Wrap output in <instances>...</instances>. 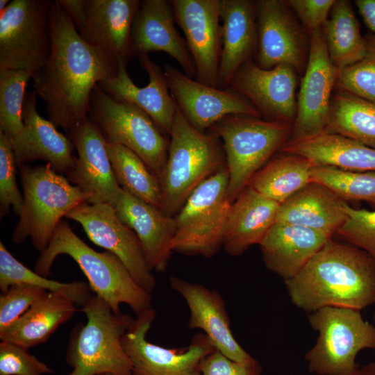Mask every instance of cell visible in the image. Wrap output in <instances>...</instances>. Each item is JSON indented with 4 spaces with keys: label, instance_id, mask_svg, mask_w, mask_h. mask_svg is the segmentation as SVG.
<instances>
[{
    "label": "cell",
    "instance_id": "7dc6e473",
    "mask_svg": "<svg viewBox=\"0 0 375 375\" xmlns=\"http://www.w3.org/2000/svg\"><path fill=\"white\" fill-rule=\"evenodd\" d=\"M354 2L365 23L375 36V0H356Z\"/></svg>",
    "mask_w": 375,
    "mask_h": 375
},
{
    "label": "cell",
    "instance_id": "b9f144b4",
    "mask_svg": "<svg viewBox=\"0 0 375 375\" xmlns=\"http://www.w3.org/2000/svg\"><path fill=\"white\" fill-rule=\"evenodd\" d=\"M54 371L17 344L1 341L0 375H43Z\"/></svg>",
    "mask_w": 375,
    "mask_h": 375
},
{
    "label": "cell",
    "instance_id": "4dcf8cb0",
    "mask_svg": "<svg viewBox=\"0 0 375 375\" xmlns=\"http://www.w3.org/2000/svg\"><path fill=\"white\" fill-rule=\"evenodd\" d=\"M66 295L46 292L18 319L0 331L1 341L28 349L44 343L78 310Z\"/></svg>",
    "mask_w": 375,
    "mask_h": 375
},
{
    "label": "cell",
    "instance_id": "7bdbcfd3",
    "mask_svg": "<svg viewBox=\"0 0 375 375\" xmlns=\"http://www.w3.org/2000/svg\"><path fill=\"white\" fill-rule=\"evenodd\" d=\"M47 291L27 284L13 285L0 295V331L10 326Z\"/></svg>",
    "mask_w": 375,
    "mask_h": 375
},
{
    "label": "cell",
    "instance_id": "8fae6325",
    "mask_svg": "<svg viewBox=\"0 0 375 375\" xmlns=\"http://www.w3.org/2000/svg\"><path fill=\"white\" fill-rule=\"evenodd\" d=\"M53 1L13 0L0 12V69L38 71L52 46Z\"/></svg>",
    "mask_w": 375,
    "mask_h": 375
},
{
    "label": "cell",
    "instance_id": "5bb4252c",
    "mask_svg": "<svg viewBox=\"0 0 375 375\" xmlns=\"http://www.w3.org/2000/svg\"><path fill=\"white\" fill-rule=\"evenodd\" d=\"M65 217L79 223L94 244L118 257L135 281L152 293L156 282L141 243L135 233L120 221L112 205L85 202Z\"/></svg>",
    "mask_w": 375,
    "mask_h": 375
},
{
    "label": "cell",
    "instance_id": "e0dca14e",
    "mask_svg": "<svg viewBox=\"0 0 375 375\" xmlns=\"http://www.w3.org/2000/svg\"><path fill=\"white\" fill-rule=\"evenodd\" d=\"M195 69V80L219 88L222 51L219 0L170 1Z\"/></svg>",
    "mask_w": 375,
    "mask_h": 375
},
{
    "label": "cell",
    "instance_id": "836d02e7",
    "mask_svg": "<svg viewBox=\"0 0 375 375\" xmlns=\"http://www.w3.org/2000/svg\"><path fill=\"white\" fill-rule=\"evenodd\" d=\"M314 166L305 157L284 154L259 169L248 185L281 204L311 182V170Z\"/></svg>",
    "mask_w": 375,
    "mask_h": 375
},
{
    "label": "cell",
    "instance_id": "3957f363",
    "mask_svg": "<svg viewBox=\"0 0 375 375\" xmlns=\"http://www.w3.org/2000/svg\"><path fill=\"white\" fill-rule=\"evenodd\" d=\"M60 255H67L77 263L91 290L115 313H121L123 303L137 316L152 309L151 294L135 281L122 260L108 251L98 252L92 249L65 220L58 224L47 248L40 253L34 271L47 277L53 262Z\"/></svg>",
    "mask_w": 375,
    "mask_h": 375
},
{
    "label": "cell",
    "instance_id": "1f68e13d",
    "mask_svg": "<svg viewBox=\"0 0 375 375\" xmlns=\"http://www.w3.org/2000/svg\"><path fill=\"white\" fill-rule=\"evenodd\" d=\"M322 28L330 59L339 70L359 62L366 55L367 40L361 35L349 1L335 0Z\"/></svg>",
    "mask_w": 375,
    "mask_h": 375
},
{
    "label": "cell",
    "instance_id": "5b68a950",
    "mask_svg": "<svg viewBox=\"0 0 375 375\" xmlns=\"http://www.w3.org/2000/svg\"><path fill=\"white\" fill-rule=\"evenodd\" d=\"M80 310L87 321L70 333L65 361L72 370L68 375H133L122 338L135 319L128 314L115 313L95 294Z\"/></svg>",
    "mask_w": 375,
    "mask_h": 375
},
{
    "label": "cell",
    "instance_id": "cb8c5ba5",
    "mask_svg": "<svg viewBox=\"0 0 375 375\" xmlns=\"http://www.w3.org/2000/svg\"><path fill=\"white\" fill-rule=\"evenodd\" d=\"M140 0H86V18L78 31L88 44L127 65L134 56L131 31Z\"/></svg>",
    "mask_w": 375,
    "mask_h": 375
},
{
    "label": "cell",
    "instance_id": "8d00e7d4",
    "mask_svg": "<svg viewBox=\"0 0 375 375\" xmlns=\"http://www.w3.org/2000/svg\"><path fill=\"white\" fill-rule=\"evenodd\" d=\"M311 181L326 186L345 202L365 201L375 210V172H359L317 165L311 170Z\"/></svg>",
    "mask_w": 375,
    "mask_h": 375
},
{
    "label": "cell",
    "instance_id": "4fadbf2b",
    "mask_svg": "<svg viewBox=\"0 0 375 375\" xmlns=\"http://www.w3.org/2000/svg\"><path fill=\"white\" fill-rule=\"evenodd\" d=\"M256 65L264 69L287 65L303 75L308 59L310 38L287 1H256Z\"/></svg>",
    "mask_w": 375,
    "mask_h": 375
},
{
    "label": "cell",
    "instance_id": "f1b7e54d",
    "mask_svg": "<svg viewBox=\"0 0 375 375\" xmlns=\"http://www.w3.org/2000/svg\"><path fill=\"white\" fill-rule=\"evenodd\" d=\"M344 202L326 186L311 181L280 204L276 222L307 227L332 238L346 220Z\"/></svg>",
    "mask_w": 375,
    "mask_h": 375
},
{
    "label": "cell",
    "instance_id": "7c38bea8",
    "mask_svg": "<svg viewBox=\"0 0 375 375\" xmlns=\"http://www.w3.org/2000/svg\"><path fill=\"white\" fill-rule=\"evenodd\" d=\"M155 317L153 308L137 316L122 338L133 375H201V361L215 350L206 335L196 334L187 347L157 345L146 338Z\"/></svg>",
    "mask_w": 375,
    "mask_h": 375
},
{
    "label": "cell",
    "instance_id": "44dd1931",
    "mask_svg": "<svg viewBox=\"0 0 375 375\" xmlns=\"http://www.w3.org/2000/svg\"><path fill=\"white\" fill-rule=\"evenodd\" d=\"M37 94L26 93L23 106V131L9 140L18 167L36 160L46 161L58 173L67 175L74 166V145L56 126L38 113Z\"/></svg>",
    "mask_w": 375,
    "mask_h": 375
},
{
    "label": "cell",
    "instance_id": "ba28073f",
    "mask_svg": "<svg viewBox=\"0 0 375 375\" xmlns=\"http://www.w3.org/2000/svg\"><path fill=\"white\" fill-rule=\"evenodd\" d=\"M311 327L319 333L314 347L305 354L310 373L348 375L358 366V353L375 349V326L365 321L360 310L325 307L309 313Z\"/></svg>",
    "mask_w": 375,
    "mask_h": 375
},
{
    "label": "cell",
    "instance_id": "4316f807",
    "mask_svg": "<svg viewBox=\"0 0 375 375\" xmlns=\"http://www.w3.org/2000/svg\"><path fill=\"white\" fill-rule=\"evenodd\" d=\"M330 239L307 227L276 222L259 245L267 268L286 281L295 276Z\"/></svg>",
    "mask_w": 375,
    "mask_h": 375
},
{
    "label": "cell",
    "instance_id": "d4e9b609",
    "mask_svg": "<svg viewBox=\"0 0 375 375\" xmlns=\"http://www.w3.org/2000/svg\"><path fill=\"white\" fill-rule=\"evenodd\" d=\"M112 206L120 221L137 235L151 271L165 272L173 251L174 218L123 189Z\"/></svg>",
    "mask_w": 375,
    "mask_h": 375
},
{
    "label": "cell",
    "instance_id": "603a6c76",
    "mask_svg": "<svg viewBox=\"0 0 375 375\" xmlns=\"http://www.w3.org/2000/svg\"><path fill=\"white\" fill-rule=\"evenodd\" d=\"M141 67L149 76V84L138 87L130 78L126 64L119 61L117 75L101 81L99 85L112 97L131 103L145 112L165 133H171L177 106L171 95L164 69L148 54L138 56Z\"/></svg>",
    "mask_w": 375,
    "mask_h": 375
},
{
    "label": "cell",
    "instance_id": "60d3db41",
    "mask_svg": "<svg viewBox=\"0 0 375 375\" xmlns=\"http://www.w3.org/2000/svg\"><path fill=\"white\" fill-rule=\"evenodd\" d=\"M17 167L10 140L0 131V215L1 217L12 208L19 216L23 206V195L16 181Z\"/></svg>",
    "mask_w": 375,
    "mask_h": 375
},
{
    "label": "cell",
    "instance_id": "f35d334b",
    "mask_svg": "<svg viewBox=\"0 0 375 375\" xmlns=\"http://www.w3.org/2000/svg\"><path fill=\"white\" fill-rule=\"evenodd\" d=\"M367 50L359 62L339 71L335 87L375 102V36L366 37Z\"/></svg>",
    "mask_w": 375,
    "mask_h": 375
},
{
    "label": "cell",
    "instance_id": "d6986e66",
    "mask_svg": "<svg viewBox=\"0 0 375 375\" xmlns=\"http://www.w3.org/2000/svg\"><path fill=\"white\" fill-rule=\"evenodd\" d=\"M67 133L77 151L67 178L90 196L88 203L112 205L122 188L115 178L99 126L88 117Z\"/></svg>",
    "mask_w": 375,
    "mask_h": 375
},
{
    "label": "cell",
    "instance_id": "f907efd6",
    "mask_svg": "<svg viewBox=\"0 0 375 375\" xmlns=\"http://www.w3.org/2000/svg\"><path fill=\"white\" fill-rule=\"evenodd\" d=\"M101 375H112V374H101Z\"/></svg>",
    "mask_w": 375,
    "mask_h": 375
},
{
    "label": "cell",
    "instance_id": "f546056e",
    "mask_svg": "<svg viewBox=\"0 0 375 375\" xmlns=\"http://www.w3.org/2000/svg\"><path fill=\"white\" fill-rule=\"evenodd\" d=\"M280 151L305 157L315 166L375 172V149L338 134L322 132L303 139L289 140Z\"/></svg>",
    "mask_w": 375,
    "mask_h": 375
},
{
    "label": "cell",
    "instance_id": "bcb514c9",
    "mask_svg": "<svg viewBox=\"0 0 375 375\" xmlns=\"http://www.w3.org/2000/svg\"><path fill=\"white\" fill-rule=\"evenodd\" d=\"M57 1L72 18L77 31H79L86 18V0Z\"/></svg>",
    "mask_w": 375,
    "mask_h": 375
},
{
    "label": "cell",
    "instance_id": "7402d4cb",
    "mask_svg": "<svg viewBox=\"0 0 375 375\" xmlns=\"http://www.w3.org/2000/svg\"><path fill=\"white\" fill-rule=\"evenodd\" d=\"M175 23L170 1H140L131 31L133 55L163 51L180 65L186 76L195 78L192 58Z\"/></svg>",
    "mask_w": 375,
    "mask_h": 375
},
{
    "label": "cell",
    "instance_id": "d590c367",
    "mask_svg": "<svg viewBox=\"0 0 375 375\" xmlns=\"http://www.w3.org/2000/svg\"><path fill=\"white\" fill-rule=\"evenodd\" d=\"M17 284H27L47 292L62 294L72 299L76 305L83 306L92 297L88 283L83 281L61 283L32 271L17 260L0 242V290L5 293Z\"/></svg>",
    "mask_w": 375,
    "mask_h": 375
},
{
    "label": "cell",
    "instance_id": "f6af8a7d",
    "mask_svg": "<svg viewBox=\"0 0 375 375\" xmlns=\"http://www.w3.org/2000/svg\"><path fill=\"white\" fill-rule=\"evenodd\" d=\"M200 371L201 375H260L262 367L257 360L248 364L234 361L215 349L201 361Z\"/></svg>",
    "mask_w": 375,
    "mask_h": 375
},
{
    "label": "cell",
    "instance_id": "e575fe53",
    "mask_svg": "<svg viewBox=\"0 0 375 375\" xmlns=\"http://www.w3.org/2000/svg\"><path fill=\"white\" fill-rule=\"evenodd\" d=\"M106 145L115 178L120 188L160 209L162 196L158 177L127 147L107 142Z\"/></svg>",
    "mask_w": 375,
    "mask_h": 375
},
{
    "label": "cell",
    "instance_id": "c3c4849f",
    "mask_svg": "<svg viewBox=\"0 0 375 375\" xmlns=\"http://www.w3.org/2000/svg\"><path fill=\"white\" fill-rule=\"evenodd\" d=\"M348 375H375V362L358 367Z\"/></svg>",
    "mask_w": 375,
    "mask_h": 375
},
{
    "label": "cell",
    "instance_id": "2e32d148",
    "mask_svg": "<svg viewBox=\"0 0 375 375\" xmlns=\"http://www.w3.org/2000/svg\"><path fill=\"white\" fill-rule=\"evenodd\" d=\"M164 72L177 108L199 131L209 130L228 115L261 117L247 99L229 88L221 89L207 85L169 64L164 65Z\"/></svg>",
    "mask_w": 375,
    "mask_h": 375
},
{
    "label": "cell",
    "instance_id": "277c9868",
    "mask_svg": "<svg viewBox=\"0 0 375 375\" xmlns=\"http://www.w3.org/2000/svg\"><path fill=\"white\" fill-rule=\"evenodd\" d=\"M193 127L177 108L170 135L167 158L159 181L160 210L172 217L193 191L226 165L221 140L214 133Z\"/></svg>",
    "mask_w": 375,
    "mask_h": 375
},
{
    "label": "cell",
    "instance_id": "9a60e30c",
    "mask_svg": "<svg viewBox=\"0 0 375 375\" xmlns=\"http://www.w3.org/2000/svg\"><path fill=\"white\" fill-rule=\"evenodd\" d=\"M339 71L330 59L322 28H319L310 35L308 59L297 98V114L290 140L324 132Z\"/></svg>",
    "mask_w": 375,
    "mask_h": 375
},
{
    "label": "cell",
    "instance_id": "681fc988",
    "mask_svg": "<svg viewBox=\"0 0 375 375\" xmlns=\"http://www.w3.org/2000/svg\"><path fill=\"white\" fill-rule=\"evenodd\" d=\"M9 3L10 2H9L8 0H1L0 1V12H3L6 8V7L9 4Z\"/></svg>",
    "mask_w": 375,
    "mask_h": 375
},
{
    "label": "cell",
    "instance_id": "ee69618b",
    "mask_svg": "<svg viewBox=\"0 0 375 375\" xmlns=\"http://www.w3.org/2000/svg\"><path fill=\"white\" fill-rule=\"evenodd\" d=\"M335 0H288L304 31L309 35L321 28L329 16Z\"/></svg>",
    "mask_w": 375,
    "mask_h": 375
},
{
    "label": "cell",
    "instance_id": "7a4b0ae2",
    "mask_svg": "<svg viewBox=\"0 0 375 375\" xmlns=\"http://www.w3.org/2000/svg\"><path fill=\"white\" fill-rule=\"evenodd\" d=\"M284 281L292 303L308 313L325 307L361 310L375 303V259L330 239L295 276Z\"/></svg>",
    "mask_w": 375,
    "mask_h": 375
},
{
    "label": "cell",
    "instance_id": "30bf717a",
    "mask_svg": "<svg viewBox=\"0 0 375 375\" xmlns=\"http://www.w3.org/2000/svg\"><path fill=\"white\" fill-rule=\"evenodd\" d=\"M88 117L99 126L106 142L122 144L133 151L160 178L169 142L145 112L112 97L97 85L91 94Z\"/></svg>",
    "mask_w": 375,
    "mask_h": 375
},
{
    "label": "cell",
    "instance_id": "74e56055",
    "mask_svg": "<svg viewBox=\"0 0 375 375\" xmlns=\"http://www.w3.org/2000/svg\"><path fill=\"white\" fill-rule=\"evenodd\" d=\"M33 74L29 71L0 69V131L10 140L24 128L23 106Z\"/></svg>",
    "mask_w": 375,
    "mask_h": 375
},
{
    "label": "cell",
    "instance_id": "d6a6232c",
    "mask_svg": "<svg viewBox=\"0 0 375 375\" xmlns=\"http://www.w3.org/2000/svg\"><path fill=\"white\" fill-rule=\"evenodd\" d=\"M324 132L375 149V102L337 89L332 95Z\"/></svg>",
    "mask_w": 375,
    "mask_h": 375
},
{
    "label": "cell",
    "instance_id": "ac0fdd59",
    "mask_svg": "<svg viewBox=\"0 0 375 375\" xmlns=\"http://www.w3.org/2000/svg\"><path fill=\"white\" fill-rule=\"evenodd\" d=\"M296 73L287 65L264 69L250 59L238 69L228 88L247 99L267 119L294 123L297 108Z\"/></svg>",
    "mask_w": 375,
    "mask_h": 375
},
{
    "label": "cell",
    "instance_id": "ab89813d",
    "mask_svg": "<svg viewBox=\"0 0 375 375\" xmlns=\"http://www.w3.org/2000/svg\"><path fill=\"white\" fill-rule=\"evenodd\" d=\"M347 218L336 234L375 259V210L354 208L344 203Z\"/></svg>",
    "mask_w": 375,
    "mask_h": 375
},
{
    "label": "cell",
    "instance_id": "6da1fadb",
    "mask_svg": "<svg viewBox=\"0 0 375 375\" xmlns=\"http://www.w3.org/2000/svg\"><path fill=\"white\" fill-rule=\"evenodd\" d=\"M51 31L50 56L33 73V86L45 103L49 120L67 131L88 118L93 89L117 75L119 62L86 42L57 0Z\"/></svg>",
    "mask_w": 375,
    "mask_h": 375
},
{
    "label": "cell",
    "instance_id": "484cf974",
    "mask_svg": "<svg viewBox=\"0 0 375 375\" xmlns=\"http://www.w3.org/2000/svg\"><path fill=\"white\" fill-rule=\"evenodd\" d=\"M222 51L219 88H228L238 69L256 56L258 45L256 1L219 0Z\"/></svg>",
    "mask_w": 375,
    "mask_h": 375
},
{
    "label": "cell",
    "instance_id": "8992f818",
    "mask_svg": "<svg viewBox=\"0 0 375 375\" xmlns=\"http://www.w3.org/2000/svg\"><path fill=\"white\" fill-rule=\"evenodd\" d=\"M23 206L12 240L21 244L30 238L40 253L49 244L62 218L75 207L88 202L90 196L72 185L50 164L19 167Z\"/></svg>",
    "mask_w": 375,
    "mask_h": 375
},
{
    "label": "cell",
    "instance_id": "ffe728a7",
    "mask_svg": "<svg viewBox=\"0 0 375 375\" xmlns=\"http://www.w3.org/2000/svg\"><path fill=\"white\" fill-rule=\"evenodd\" d=\"M169 284L188 306L190 328L201 329L216 350L234 361L248 364L256 360L233 336L225 301L216 290L176 276L169 277Z\"/></svg>",
    "mask_w": 375,
    "mask_h": 375
},
{
    "label": "cell",
    "instance_id": "9c48e42d",
    "mask_svg": "<svg viewBox=\"0 0 375 375\" xmlns=\"http://www.w3.org/2000/svg\"><path fill=\"white\" fill-rule=\"evenodd\" d=\"M226 165L203 181L174 217L173 251L210 258L224 245L231 202Z\"/></svg>",
    "mask_w": 375,
    "mask_h": 375
},
{
    "label": "cell",
    "instance_id": "83f0119b",
    "mask_svg": "<svg viewBox=\"0 0 375 375\" xmlns=\"http://www.w3.org/2000/svg\"><path fill=\"white\" fill-rule=\"evenodd\" d=\"M280 204L247 185L231 203L226 226L224 248L232 256L262 242L276 223Z\"/></svg>",
    "mask_w": 375,
    "mask_h": 375
},
{
    "label": "cell",
    "instance_id": "52a82bcc",
    "mask_svg": "<svg viewBox=\"0 0 375 375\" xmlns=\"http://www.w3.org/2000/svg\"><path fill=\"white\" fill-rule=\"evenodd\" d=\"M293 123L246 115H228L209 130L221 140L233 203L253 176L290 140Z\"/></svg>",
    "mask_w": 375,
    "mask_h": 375
},
{
    "label": "cell",
    "instance_id": "816d5d0a",
    "mask_svg": "<svg viewBox=\"0 0 375 375\" xmlns=\"http://www.w3.org/2000/svg\"><path fill=\"white\" fill-rule=\"evenodd\" d=\"M374 319L375 321V312H374Z\"/></svg>",
    "mask_w": 375,
    "mask_h": 375
}]
</instances>
